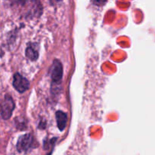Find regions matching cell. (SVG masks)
I'll return each instance as SVG.
<instances>
[{"label": "cell", "instance_id": "obj_1", "mask_svg": "<svg viewBox=\"0 0 155 155\" xmlns=\"http://www.w3.org/2000/svg\"><path fill=\"white\" fill-rule=\"evenodd\" d=\"M15 103L10 95H7L4 100L0 103V114L4 120H8L12 116L13 110L15 109Z\"/></svg>", "mask_w": 155, "mask_h": 155}, {"label": "cell", "instance_id": "obj_3", "mask_svg": "<svg viewBox=\"0 0 155 155\" xmlns=\"http://www.w3.org/2000/svg\"><path fill=\"white\" fill-rule=\"evenodd\" d=\"M13 86L18 92L22 93V92H24L29 89V87H30V83L23 76H21V74L17 73L14 76Z\"/></svg>", "mask_w": 155, "mask_h": 155}, {"label": "cell", "instance_id": "obj_6", "mask_svg": "<svg viewBox=\"0 0 155 155\" xmlns=\"http://www.w3.org/2000/svg\"><path fill=\"white\" fill-rule=\"evenodd\" d=\"M26 56L32 61H35L39 57L38 46L36 43H30L26 49Z\"/></svg>", "mask_w": 155, "mask_h": 155}, {"label": "cell", "instance_id": "obj_7", "mask_svg": "<svg viewBox=\"0 0 155 155\" xmlns=\"http://www.w3.org/2000/svg\"><path fill=\"white\" fill-rule=\"evenodd\" d=\"M107 2V0H95V3L98 5H102Z\"/></svg>", "mask_w": 155, "mask_h": 155}, {"label": "cell", "instance_id": "obj_2", "mask_svg": "<svg viewBox=\"0 0 155 155\" xmlns=\"http://www.w3.org/2000/svg\"><path fill=\"white\" fill-rule=\"evenodd\" d=\"M50 76L53 83H58L63 76V67L60 61L54 60L50 68Z\"/></svg>", "mask_w": 155, "mask_h": 155}, {"label": "cell", "instance_id": "obj_4", "mask_svg": "<svg viewBox=\"0 0 155 155\" xmlns=\"http://www.w3.org/2000/svg\"><path fill=\"white\" fill-rule=\"evenodd\" d=\"M33 138L30 134H26L21 136L17 144V148L19 151H27L33 147Z\"/></svg>", "mask_w": 155, "mask_h": 155}, {"label": "cell", "instance_id": "obj_5", "mask_svg": "<svg viewBox=\"0 0 155 155\" xmlns=\"http://www.w3.org/2000/svg\"><path fill=\"white\" fill-rule=\"evenodd\" d=\"M55 116L58 127L61 131H63L66 127L67 122H68V116L64 112L61 111V110H58V111L56 112Z\"/></svg>", "mask_w": 155, "mask_h": 155}]
</instances>
